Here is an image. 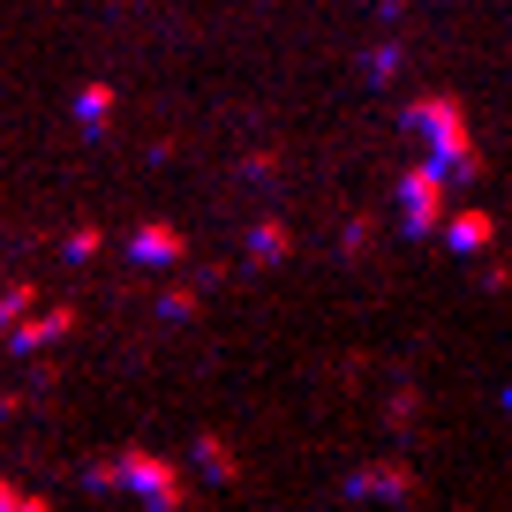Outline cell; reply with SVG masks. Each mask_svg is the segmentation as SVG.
I'll use <instances>...</instances> for the list:
<instances>
[{"instance_id":"6da1fadb","label":"cell","mask_w":512,"mask_h":512,"mask_svg":"<svg viewBox=\"0 0 512 512\" xmlns=\"http://www.w3.org/2000/svg\"><path fill=\"white\" fill-rule=\"evenodd\" d=\"M128 475H136V490H151V497H174V475H166L159 460H121Z\"/></svg>"},{"instance_id":"7a4b0ae2","label":"cell","mask_w":512,"mask_h":512,"mask_svg":"<svg viewBox=\"0 0 512 512\" xmlns=\"http://www.w3.org/2000/svg\"><path fill=\"white\" fill-rule=\"evenodd\" d=\"M136 256H151V264H166V256H174V234H166V226H151V234H136Z\"/></svg>"},{"instance_id":"3957f363","label":"cell","mask_w":512,"mask_h":512,"mask_svg":"<svg viewBox=\"0 0 512 512\" xmlns=\"http://www.w3.org/2000/svg\"><path fill=\"white\" fill-rule=\"evenodd\" d=\"M0 505H23V497H16V490H0Z\"/></svg>"}]
</instances>
